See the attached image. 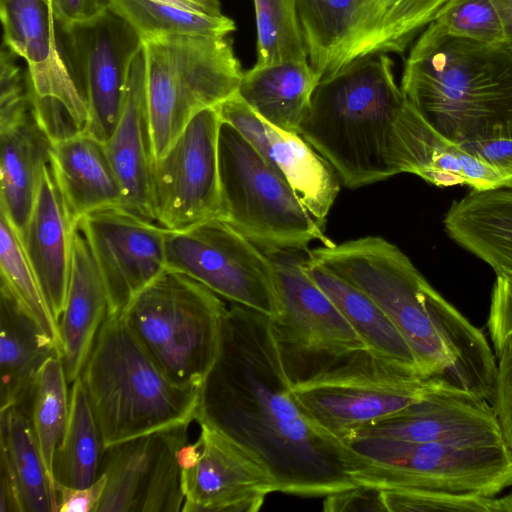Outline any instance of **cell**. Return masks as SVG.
<instances>
[{
	"label": "cell",
	"mask_w": 512,
	"mask_h": 512,
	"mask_svg": "<svg viewBox=\"0 0 512 512\" xmlns=\"http://www.w3.org/2000/svg\"><path fill=\"white\" fill-rule=\"evenodd\" d=\"M257 458L277 492L325 497L356 486L348 451L300 407L276 346L271 317L234 304L196 414Z\"/></svg>",
	"instance_id": "6da1fadb"
},
{
	"label": "cell",
	"mask_w": 512,
	"mask_h": 512,
	"mask_svg": "<svg viewBox=\"0 0 512 512\" xmlns=\"http://www.w3.org/2000/svg\"><path fill=\"white\" fill-rule=\"evenodd\" d=\"M309 255L386 314L427 378L493 405L497 361L484 333L438 293L396 245L367 236L323 245Z\"/></svg>",
	"instance_id": "7a4b0ae2"
},
{
	"label": "cell",
	"mask_w": 512,
	"mask_h": 512,
	"mask_svg": "<svg viewBox=\"0 0 512 512\" xmlns=\"http://www.w3.org/2000/svg\"><path fill=\"white\" fill-rule=\"evenodd\" d=\"M409 104L457 143L512 139V45L441 34L428 25L404 62Z\"/></svg>",
	"instance_id": "3957f363"
},
{
	"label": "cell",
	"mask_w": 512,
	"mask_h": 512,
	"mask_svg": "<svg viewBox=\"0 0 512 512\" xmlns=\"http://www.w3.org/2000/svg\"><path fill=\"white\" fill-rule=\"evenodd\" d=\"M387 54L357 60L323 77L298 134L335 170L360 188L400 174L396 123L406 104Z\"/></svg>",
	"instance_id": "277c9868"
},
{
	"label": "cell",
	"mask_w": 512,
	"mask_h": 512,
	"mask_svg": "<svg viewBox=\"0 0 512 512\" xmlns=\"http://www.w3.org/2000/svg\"><path fill=\"white\" fill-rule=\"evenodd\" d=\"M80 376L106 448L196 420L201 389L170 381L122 316H107Z\"/></svg>",
	"instance_id": "5b68a950"
},
{
	"label": "cell",
	"mask_w": 512,
	"mask_h": 512,
	"mask_svg": "<svg viewBox=\"0 0 512 512\" xmlns=\"http://www.w3.org/2000/svg\"><path fill=\"white\" fill-rule=\"evenodd\" d=\"M226 310L205 285L167 269L121 316L170 381L201 389L218 355Z\"/></svg>",
	"instance_id": "8992f818"
},
{
	"label": "cell",
	"mask_w": 512,
	"mask_h": 512,
	"mask_svg": "<svg viewBox=\"0 0 512 512\" xmlns=\"http://www.w3.org/2000/svg\"><path fill=\"white\" fill-rule=\"evenodd\" d=\"M142 41L154 161L196 113L234 96L244 71L227 36L165 35Z\"/></svg>",
	"instance_id": "52a82bcc"
},
{
	"label": "cell",
	"mask_w": 512,
	"mask_h": 512,
	"mask_svg": "<svg viewBox=\"0 0 512 512\" xmlns=\"http://www.w3.org/2000/svg\"><path fill=\"white\" fill-rule=\"evenodd\" d=\"M343 442L348 474L357 485L486 497L512 486V451L506 443L463 447L375 438Z\"/></svg>",
	"instance_id": "ba28073f"
},
{
	"label": "cell",
	"mask_w": 512,
	"mask_h": 512,
	"mask_svg": "<svg viewBox=\"0 0 512 512\" xmlns=\"http://www.w3.org/2000/svg\"><path fill=\"white\" fill-rule=\"evenodd\" d=\"M220 210L226 221L261 249H308L332 242L288 181L231 124L218 136Z\"/></svg>",
	"instance_id": "9c48e42d"
},
{
	"label": "cell",
	"mask_w": 512,
	"mask_h": 512,
	"mask_svg": "<svg viewBox=\"0 0 512 512\" xmlns=\"http://www.w3.org/2000/svg\"><path fill=\"white\" fill-rule=\"evenodd\" d=\"M449 0H295L320 78L379 54L403 55Z\"/></svg>",
	"instance_id": "30bf717a"
},
{
	"label": "cell",
	"mask_w": 512,
	"mask_h": 512,
	"mask_svg": "<svg viewBox=\"0 0 512 512\" xmlns=\"http://www.w3.org/2000/svg\"><path fill=\"white\" fill-rule=\"evenodd\" d=\"M263 250L273 264L280 301L271 330L292 386L367 349L334 302L306 273L309 249Z\"/></svg>",
	"instance_id": "8fae6325"
},
{
	"label": "cell",
	"mask_w": 512,
	"mask_h": 512,
	"mask_svg": "<svg viewBox=\"0 0 512 512\" xmlns=\"http://www.w3.org/2000/svg\"><path fill=\"white\" fill-rule=\"evenodd\" d=\"M442 385L419 371L365 349L334 368L292 386L300 407L342 442Z\"/></svg>",
	"instance_id": "7c38bea8"
},
{
	"label": "cell",
	"mask_w": 512,
	"mask_h": 512,
	"mask_svg": "<svg viewBox=\"0 0 512 512\" xmlns=\"http://www.w3.org/2000/svg\"><path fill=\"white\" fill-rule=\"evenodd\" d=\"M168 269L188 275L231 303L275 318L276 274L263 249L219 217L169 230Z\"/></svg>",
	"instance_id": "4fadbf2b"
},
{
	"label": "cell",
	"mask_w": 512,
	"mask_h": 512,
	"mask_svg": "<svg viewBox=\"0 0 512 512\" xmlns=\"http://www.w3.org/2000/svg\"><path fill=\"white\" fill-rule=\"evenodd\" d=\"M60 32L66 64L88 110L86 132L105 143L120 119L130 69L143 41L110 8Z\"/></svg>",
	"instance_id": "5bb4252c"
},
{
	"label": "cell",
	"mask_w": 512,
	"mask_h": 512,
	"mask_svg": "<svg viewBox=\"0 0 512 512\" xmlns=\"http://www.w3.org/2000/svg\"><path fill=\"white\" fill-rule=\"evenodd\" d=\"M218 107L196 113L152 168V206L155 221L180 230L218 217L220 185Z\"/></svg>",
	"instance_id": "9a60e30c"
},
{
	"label": "cell",
	"mask_w": 512,
	"mask_h": 512,
	"mask_svg": "<svg viewBox=\"0 0 512 512\" xmlns=\"http://www.w3.org/2000/svg\"><path fill=\"white\" fill-rule=\"evenodd\" d=\"M78 226L100 271L108 316H121L132 300L168 269L169 230L123 206L88 213Z\"/></svg>",
	"instance_id": "2e32d148"
},
{
	"label": "cell",
	"mask_w": 512,
	"mask_h": 512,
	"mask_svg": "<svg viewBox=\"0 0 512 512\" xmlns=\"http://www.w3.org/2000/svg\"><path fill=\"white\" fill-rule=\"evenodd\" d=\"M195 443L178 451L185 497L183 512H257L277 492L268 469L205 423Z\"/></svg>",
	"instance_id": "e0dca14e"
},
{
	"label": "cell",
	"mask_w": 512,
	"mask_h": 512,
	"mask_svg": "<svg viewBox=\"0 0 512 512\" xmlns=\"http://www.w3.org/2000/svg\"><path fill=\"white\" fill-rule=\"evenodd\" d=\"M182 424L106 448L107 485L96 512H177L185 497L178 451L188 443Z\"/></svg>",
	"instance_id": "ac0fdd59"
},
{
	"label": "cell",
	"mask_w": 512,
	"mask_h": 512,
	"mask_svg": "<svg viewBox=\"0 0 512 512\" xmlns=\"http://www.w3.org/2000/svg\"><path fill=\"white\" fill-rule=\"evenodd\" d=\"M434 442L463 447L505 444L493 406L471 393L444 385L420 401L346 438ZM343 440V441H345Z\"/></svg>",
	"instance_id": "d6986e66"
},
{
	"label": "cell",
	"mask_w": 512,
	"mask_h": 512,
	"mask_svg": "<svg viewBox=\"0 0 512 512\" xmlns=\"http://www.w3.org/2000/svg\"><path fill=\"white\" fill-rule=\"evenodd\" d=\"M4 45L28 66L27 90L61 103L83 132L89 114L62 58L50 0H0Z\"/></svg>",
	"instance_id": "ffe728a7"
},
{
	"label": "cell",
	"mask_w": 512,
	"mask_h": 512,
	"mask_svg": "<svg viewBox=\"0 0 512 512\" xmlns=\"http://www.w3.org/2000/svg\"><path fill=\"white\" fill-rule=\"evenodd\" d=\"M222 121L235 127L288 181L302 203L323 226L340 191L332 166L299 134L261 119L237 93L218 106Z\"/></svg>",
	"instance_id": "44dd1931"
},
{
	"label": "cell",
	"mask_w": 512,
	"mask_h": 512,
	"mask_svg": "<svg viewBox=\"0 0 512 512\" xmlns=\"http://www.w3.org/2000/svg\"><path fill=\"white\" fill-rule=\"evenodd\" d=\"M0 212L23 235L53 141L39 122L29 93L0 103Z\"/></svg>",
	"instance_id": "7402d4cb"
},
{
	"label": "cell",
	"mask_w": 512,
	"mask_h": 512,
	"mask_svg": "<svg viewBox=\"0 0 512 512\" xmlns=\"http://www.w3.org/2000/svg\"><path fill=\"white\" fill-rule=\"evenodd\" d=\"M401 173L446 188L466 185L482 191L512 187V178L432 127L406 100L397 123Z\"/></svg>",
	"instance_id": "603a6c76"
},
{
	"label": "cell",
	"mask_w": 512,
	"mask_h": 512,
	"mask_svg": "<svg viewBox=\"0 0 512 512\" xmlns=\"http://www.w3.org/2000/svg\"><path fill=\"white\" fill-rule=\"evenodd\" d=\"M77 223L49 162L43 168L34 205L20 239L58 323L66 302L72 239Z\"/></svg>",
	"instance_id": "cb8c5ba5"
},
{
	"label": "cell",
	"mask_w": 512,
	"mask_h": 512,
	"mask_svg": "<svg viewBox=\"0 0 512 512\" xmlns=\"http://www.w3.org/2000/svg\"><path fill=\"white\" fill-rule=\"evenodd\" d=\"M105 147L123 188V207L155 221L151 187L153 154L143 47L132 63L121 116Z\"/></svg>",
	"instance_id": "d4e9b609"
},
{
	"label": "cell",
	"mask_w": 512,
	"mask_h": 512,
	"mask_svg": "<svg viewBox=\"0 0 512 512\" xmlns=\"http://www.w3.org/2000/svg\"><path fill=\"white\" fill-rule=\"evenodd\" d=\"M108 316L106 289L89 244L78 226L72 239L66 302L59 320L61 359L68 383L82 373Z\"/></svg>",
	"instance_id": "484cf974"
},
{
	"label": "cell",
	"mask_w": 512,
	"mask_h": 512,
	"mask_svg": "<svg viewBox=\"0 0 512 512\" xmlns=\"http://www.w3.org/2000/svg\"><path fill=\"white\" fill-rule=\"evenodd\" d=\"M50 164L77 223L95 210L123 206L124 192L105 143L79 132L53 143Z\"/></svg>",
	"instance_id": "4316f807"
},
{
	"label": "cell",
	"mask_w": 512,
	"mask_h": 512,
	"mask_svg": "<svg viewBox=\"0 0 512 512\" xmlns=\"http://www.w3.org/2000/svg\"><path fill=\"white\" fill-rule=\"evenodd\" d=\"M443 223L454 242L495 273H512V187L472 190L452 203Z\"/></svg>",
	"instance_id": "83f0119b"
},
{
	"label": "cell",
	"mask_w": 512,
	"mask_h": 512,
	"mask_svg": "<svg viewBox=\"0 0 512 512\" xmlns=\"http://www.w3.org/2000/svg\"><path fill=\"white\" fill-rule=\"evenodd\" d=\"M0 328V401L3 411L27 403L42 367L51 357L60 356V352L2 283Z\"/></svg>",
	"instance_id": "f1b7e54d"
},
{
	"label": "cell",
	"mask_w": 512,
	"mask_h": 512,
	"mask_svg": "<svg viewBox=\"0 0 512 512\" xmlns=\"http://www.w3.org/2000/svg\"><path fill=\"white\" fill-rule=\"evenodd\" d=\"M320 79L308 60L254 65L244 71L237 95L265 122L298 134Z\"/></svg>",
	"instance_id": "f546056e"
},
{
	"label": "cell",
	"mask_w": 512,
	"mask_h": 512,
	"mask_svg": "<svg viewBox=\"0 0 512 512\" xmlns=\"http://www.w3.org/2000/svg\"><path fill=\"white\" fill-rule=\"evenodd\" d=\"M304 269L338 307L368 350L422 373L405 338L364 292L310 255Z\"/></svg>",
	"instance_id": "4dcf8cb0"
},
{
	"label": "cell",
	"mask_w": 512,
	"mask_h": 512,
	"mask_svg": "<svg viewBox=\"0 0 512 512\" xmlns=\"http://www.w3.org/2000/svg\"><path fill=\"white\" fill-rule=\"evenodd\" d=\"M0 460L7 466L21 512H55L57 497L30 419L20 407L0 414Z\"/></svg>",
	"instance_id": "1f68e13d"
},
{
	"label": "cell",
	"mask_w": 512,
	"mask_h": 512,
	"mask_svg": "<svg viewBox=\"0 0 512 512\" xmlns=\"http://www.w3.org/2000/svg\"><path fill=\"white\" fill-rule=\"evenodd\" d=\"M106 447L81 376L70 392L69 417L53 462L55 482L87 487L101 474Z\"/></svg>",
	"instance_id": "d6a6232c"
},
{
	"label": "cell",
	"mask_w": 512,
	"mask_h": 512,
	"mask_svg": "<svg viewBox=\"0 0 512 512\" xmlns=\"http://www.w3.org/2000/svg\"><path fill=\"white\" fill-rule=\"evenodd\" d=\"M68 380L60 356H53L39 372L30 397L22 408L28 415L52 485L54 455L69 417Z\"/></svg>",
	"instance_id": "836d02e7"
},
{
	"label": "cell",
	"mask_w": 512,
	"mask_h": 512,
	"mask_svg": "<svg viewBox=\"0 0 512 512\" xmlns=\"http://www.w3.org/2000/svg\"><path fill=\"white\" fill-rule=\"evenodd\" d=\"M109 8L142 40L165 35L228 36L236 30L235 22L223 14L198 13L150 0H110Z\"/></svg>",
	"instance_id": "e575fe53"
},
{
	"label": "cell",
	"mask_w": 512,
	"mask_h": 512,
	"mask_svg": "<svg viewBox=\"0 0 512 512\" xmlns=\"http://www.w3.org/2000/svg\"><path fill=\"white\" fill-rule=\"evenodd\" d=\"M0 272L1 283L9 289L25 312L54 341L61 356L59 323L46 301L17 231L1 212Z\"/></svg>",
	"instance_id": "d590c367"
},
{
	"label": "cell",
	"mask_w": 512,
	"mask_h": 512,
	"mask_svg": "<svg viewBox=\"0 0 512 512\" xmlns=\"http://www.w3.org/2000/svg\"><path fill=\"white\" fill-rule=\"evenodd\" d=\"M257 59L255 65L307 61L295 0H253Z\"/></svg>",
	"instance_id": "8d00e7d4"
},
{
	"label": "cell",
	"mask_w": 512,
	"mask_h": 512,
	"mask_svg": "<svg viewBox=\"0 0 512 512\" xmlns=\"http://www.w3.org/2000/svg\"><path fill=\"white\" fill-rule=\"evenodd\" d=\"M430 25L450 37L509 44L505 22L492 0H449Z\"/></svg>",
	"instance_id": "74e56055"
},
{
	"label": "cell",
	"mask_w": 512,
	"mask_h": 512,
	"mask_svg": "<svg viewBox=\"0 0 512 512\" xmlns=\"http://www.w3.org/2000/svg\"><path fill=\"white\" fill-rule=\"evenodd\" d=\"M380 491L389 512H500L496 497L415 489Z\"/></svg>",
	"instance_id": "f35d334b"
},
{
	"label": "cell",
	"mask_w": 512,
	"mask_h": 512,
	"mask_svg": "<svg viewBox=\"0 0 512 512\" xmlns=\"http://www.w3.org/2000/svg\"><path fill=\"white\" fill-rule=\"evenodd\" d=\"M494 352L498 360L493 408L505 442L512 451V335Z\"/></svg>",
	"instance_id": "ab89813d"
},
{
	"label": "cell",
	"mask_w": 512,
	"mask_h": 512,
	"mask_svg": "<svg viewBox=\"0 0 512 512\" xmlns=\"http://www.w3.org/2000/svg\"><path fill=\"white\" fill-rule=\"evenodd\" d=\"M487 326L494 351L512 335V273H496Z\"/></svg>",
	"instance_id": "60d3db41"
},
{
	"label": "cell",
	"mask_w": 512,
	"mask_h": 512,
	"mask_svg": "<svg viewBox=\"0 0 512 512\" xmlns=\"http://www.w3.org/2000/svg\"><path fill=\"white\" fill-rule=\"evenodd\" d=\"M107 485V476L101 473L87 487H70L55 482L58 512H96Z\"/></svg>",
	"instance_id": "b9f144b4"
},
{
	"label": "cell",
	"mask_w": 512,
	"mask_h": 512,
	"mask_svg": "<svg viewBox=\"0 0 512 512\" xmlns=\"http://www.w3.org/2000/svg\"><path fill=\"white\" fill-rule=\"evenodd\" d=\"M324 511H386L381 491L363 485L325 496Z\"/></svg>",
	"instance_id": "7bdbcfd3"
},
{
	"label": "cell",
	"mask_w": 512,
	"mask_h": 512,
	"mask_svg": "<svg viewBox=\"0 0 512 512\" xmlns=\"http://www.w3.org/2000/svg\"><path fill=\"white\" fill-rule=\"evenodd\" d=\"M59 29L90 21L110 7V0H50Z\"/></svg>",
	"instance_id": "ee69618b"
},
{
	"label": "cell",
	"mask_w": 512,
	"mask_h": 512,
	"mask_svg": "<svg viewBox=\"0 0 512 512\" xmlns=\"http://www.w3.org/2000/svg\"><path fill=\"white\" fill-rule=\"evenodd\" d=\"M468 152L512 178V139L498 138L461 144Z\"/></svg>",
	"instance_id": "f6af8a7d"
},
{
	"label": "cell",
	"mask_w": 512,
	"mask_h": 512,
	"mask_svg": "<svg viewBox=\"0 0 512 512\" xmlns=\"http://www.w3.org/2000/svg\"><path fill=\"white\" fill-rule=\"evenodd\" d=\"M500 11L505 22L509 44L512 45V0H492Z\"/></svg>",
	"instance_id": "bcb514c9"
},
{
	"label": "cell",
	"mask_w": 512,
	"mask_h": 512,
	"mask_svg": "<svg viewBox=\"0 0 512 512\" xmlns=\"http://www.w3.org/2000/svg\"><path fill=\"white\" fill-rule=\"evenodd\" d=\"M157 3L167 4L184 10L209 14L203 7L193 0H150ZM212 15V14H211Z\"/></svg>",
	"instance_id": "7dc6e473"
},
{
	"label": "cell",
	"mask_w": 512,
	"mask_h": 512,
	"mask_svg": "<svg viewBox=\"0 0 512 512\" xmlns=\"http://www.w3.org/2000/svg\"><path fill=\"white\" fill-rule=\"evenodd\" d=\"M203 7L209 14L221 15V3L219 0H193Z\"/></svg>",
	"instance_id": "c3c4849f"
},
{
	"label": "cell",
	"mask_w": 512,
	"mask_h": 512,
	"mask_svg": "<svg viewBox=\"0 0 512 512\" xmlns=\"http://www.w3.org/2000/svg\"><path fill=\"white\" fill-rule=\"evenodd\" d=\"M500 512H512V491L504 497L498 498Z\"/></svg>",
	"instance_id": "681fc988"
}]
</instances>
